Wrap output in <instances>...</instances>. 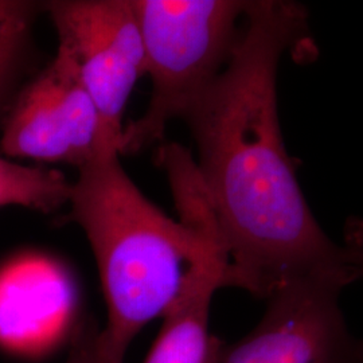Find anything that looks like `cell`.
Listing matches in <instances>:
<instances>
[{
    "mask_svg": "<svg viewBox=\"0 0 363 363\" xmlns=\"http://www.w3.org/2000/svg\"><path fill=\"white\" fill-rule=\"evenodd\" d=\"M345 288L320 280L298 281L267 298L259 325L217 363H363L362 342L339 304Z\"/></svg>",
    "mask_w": 363,
    "mask_h": 363,
    "instance_id": "8992f818",
    "label": "cell"
},
{
    "mask_svg": "<svg viewBox=\"0 0 363 363\" xmlns=\"http://www.w3.org/2000/svg\"><path fill=\"white\" fill-rule=\"evenodd\" d=\"M35 6L21 0H0V105L6 100L22 65Z\"/></svg>",
    "mask_w": 363,
    "mask_h": 363,
    "instance_id": "30bf717a",
    "label": "cell"
},
{
    "mask_svg": "<svg viewBox=\"0 0 363 363\" xmlns=\"http://www.w3.org/2000/svg\"><path fill=\"white\" fill-rule=\"evenodd\" d=\"M46 10L58 48L73 60L96 105L105 143L118 151L124 109L145 74L143 38L132 0H55Z\"/></svg>",
    "mask_w": 363,
    "mask_h": 363,
    "instance_id": "277c9868",
    "label": "cell"
},
{
    "mask_svg": "<svg viewBox=\"0 0 363 363\" xmlns=\"http://www.w3.org/2000/svg\"><path fill=\"white\" fill-rule=\"evenodd\" d=\"M97 334L94 325H82L73 337L65 363H103L97 350Z\"/></svg>",
    "mask_w": 363,
    "mask_h": 363,
    "instance_id": "8fae6325",
    "label": "cell"
},
{
    "mask_svg": "<svg viewBox=\"0 0 363 363\" xmlns=\"http://www.w3.org/2000/svg\"><path fill=\"white\" fill-rule=\"evenodd\" d=\"M74 306L65 271L27 255L0 268V346L21 355L50 350L64 337Z\"/></svg>",
    "mask_w": 363,
    "mask_h": 363,
    "instance_id": "52a82bcc",
    "label": "cell"
},
{
    "mask_svg": "<svg viewBox=\"0 0 363 363\" xmlns=\"http://www.w3.org/2000/svg\"><path fill=\"white\" fill-rule=\"evenodd\" d=\"M140 27L151 100L123 128L120 155L160 142L220 77L240 38L244 0H132Z\"/></svg>",
    "mask_w": 363,
    "mask_h": 363,
    "instance_id": "3957f363",
    "label": "cell"
},
{
    "mask_svg": "<svg viewBox=\"0 0 363 363\" xmlns=\"http://www.w3.org/2000/svg\"><path fill=\"white\" fill-rule=\"evenodd\" d=\"M228 259L220 240L210 241L186 273L178 295L144 363H217L225 343L208 328L214 294L226 286Z\"/></svg>",
    "mask_w": 363,
    "mask_h": 363,
    "instance_id": "ba28073f",
    "label": "cell"
},
{
    "mask_svg": "<svg viewBox=\"0 0 363 363\" xmlns=\"http://www.w3.org/2000/svg\"><path fill=\"white\" fill-rule=\"evenodd\" d=\"M307 19L294 1L247 0L228 65L183 117L228 259L226 286L259 298L307 280L346 288L362 272L361 253L337 245L313 217L280 128L279 65Z\"/></svg>",
    "mask_w": 363,
    "mask_h": 363,
    "instance_id": "6da1fadb",
    "label": "cell"
},
{
    "mask_svg": "<svg viewBox=\"0 0 363 363\" xmlns=\"http://www.w3.org/2000/svg\"><path fill=\"white\" fill-rule=\"evenodd\" d=\"M0 147L4 155L81 169L117 151L105 143L101 120L70 55L61 48L13 103ZM118 152V151H117Z\"/></svg>",
    "mask_w": 363,
    "mask_h": 363,
    "instance_id": "5b68a950",
    "label": "cell"
},
{
    "mask_svg": "<svg viewBox=\"0 0 363 363\" xmlns=\"http://www.w3.org/2000/svg\"><path fill=\"white\" fill-rule=\"evenodd\" d=\"M72 183L64 174L45 167H27L0 156V208L54 211L69 202Z\"/></svg>",
    "mask_w": 363,
    "mask_h": 363,
    "instance_id": "9c48e42d",
    "label": "cell"
},
{
    "mask_svg": "<svg viewBox=\"0 0 363 363\" xmlns=\"http://www.w3.org/2000/svg\"><path fill=\"white\" fill-rule=\"evenodd\" d=\"M157 164L169 177L179 220L144 196L117 151L96 156L72 183V218L91 244L106 301V325L97 334L103 363H124L144 325L162 318L178 295L196 256L220 240L190 151L163 144Z\"/></svg>",
    "mask_w": 363,
    "mask_h": 363,
    "instance_id": "7a4b0ae2",
    "label": "cell"
}]
</instances>
